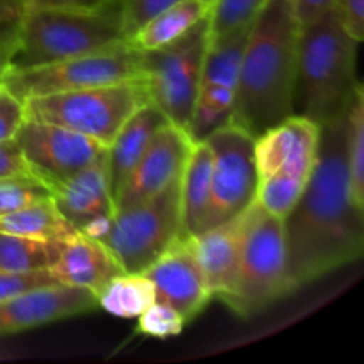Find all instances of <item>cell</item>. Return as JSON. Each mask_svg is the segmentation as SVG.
Returning a JSON list of instances; mask_svg holds the SVG:
<instances>
[{"label": "cell", "instance_id": "f546056e", "mask_svg": "<svg viewBox=\"0 0 364 364\" xmlns=\"http://www.w3.org/2000/svg\"><path fill=\"white\" fill-rule=\"evenodd\" d=\"M137 331L149 338L178 336L183 331L187 320L166 302L155 301L148 309L137 316Z\"/></svg>", "mask_w": 364, "mask_h": 364}, {"label": "cell", "instance_id": "3957f363", "mask_svg": "<svg viewBox=\"0 0 364 364\" xmlns=\"http://www.w3.org/2000/svg\"><path fill=\"white\" fill-rule=\"evenodd\" d=\"M358 46L336 11L301 27L295 80V109L301 116L318 124L345 116L359 84Z\"/></svg>", "mask_w": 364, "mask_h": 364}, {"label": "cell", "instance_id": "8fae6325", "mask_svg": "<svg viewBox=\"0 0 364 364\" xmlns=\"http://www.w3.org/2000/svg\"><path fill=\"white\" fill-rule=\"evenodd\" d=\"M14 141L28 169L46 187L73 176L107 153V146L84 134L25 116Z\"/></svg>", "mask_w": 364, "mask_h": 364}, {"label": "cell", "instance_id": "2e32d148", "mask_svg": "<svg viewBox=\"0 0 364 364\" xmlns=\"http://www.w3.org/2000/svg\"><path fill=\"white\" fill-rule=\"evenodd\" d=\"M242 231H244V213L235 217L230 223L208 228L187 238L212 299H219L224 304L230 302L237 288Z\"/></svg>", "mask_w": 364, "mask_h": 364}, {"label": "cell", "instance_id": "cb8c5ba5", "mask_svg": "<svg viewBox=\"0 0 364 364\" xmlns=\"http://www.w3.org/2000/svg\"><path fill=\"white\" fill-rule=\"evenodd\" d=\"M98 308L121 318H137L156 301L151 279L142 272H121L98 294Z\"/></svg>", "mask_w": 364, "mask_h": 364}, {"label": "cell", "instance_id": "83f0119b", "mask_svg": "<svg viewBox=\"0 0 364 364\" xmlns=\"http://www.w3.org/2000/svg\"><path fill=\"white\" fill-rule=\"evenodd\" d=\"M45 199H50L48 187L34 174H20L0 180V217Z\"/></svg>", "mask_w": 364, "mask_h": 364}, {"label": "cell", "instance_id": "6da1fadb", "mask_svg": "<svg viewBox=\"0 0 364 364\" xmlns=\"http://www.w3.org/2000/svg\"><path fill=\"white\" fill-rule=\"evenodd\" d=\"M345 142L347 117L320 124L315 167L297 205L283 219L294 290L359 262L364 255V210L355 206L350 194Z\"/></svg>", "mask_w": 364, "mask_h": 364}, {"label": "cell", "instance_id": "5b68a950", "mask_svg": "<svg viewBox=\"0 0 364 364\" xmlns=\"http://www.w3.org/2000/svg\"><path fill=\"white\" fill-rule=\"evenodd\" d=\"M294 291L287 270L283 220L255 201L244 212L238 281L226 306L242 318H251Z\"/></svg>", "mask_w": 364, "mask_h": 364}, {"label": "cell", "instance_id": "44dd1931", "mask_svg": "<svg viewBox=\"0 0 364 364\" xmlns=\"http://www.w3.org/2000/svg\"><path fill=\"white\" fill-rule=\"evenodd\" d=\"M212 2L213 0H181V2L173 4L149 18L139 31H135L127 39V43L139 52L160 48L180 38L199 20H203L212 9Z\"/></svg>", "mask_w": 364, "mask_h": 364}, {"label": "cell", "instance_id": "836d02e7", "mask_svg": "<svg viewBox=\"0 0 364 364\" xmlns=\"http://www.w3.org/2000/svg\"><path fill=\"white\" fill-rule=\"evenodd\" d=\"M334 11L347 34L361 43L364 38V0H336Z\"/></svg>", "mask_w": 364, "mask_h": 364}, {"label": "cell", "instance_id": "7c38bea8", "mask_svg": "<svg viewBox=\"0 0 364 364\" xmlns=\"http://www.w3.org/2000/svg\"><path fill=\"white\" fill-rule=\"evenodd\" d=\"M192 146L194 141L183 128L173 123L164 124L153 135L144 155L121 183L114 198V212L153 198L167 185L181 178Z\"/></svg>", "mask_w": 364, "mask_h": 364}, {"label": "cell", "instance_id": "1f68e13d", "mask_svg": "<svg viewBox=\"0 0 364 364\" xmlns=\"http://www.w3.org/2000/svg\"><path fill=\"white\" fill-rule=\"evenodd\" d=\"M60 284L50 270H32V272H6L0 270V301L16 297L36 288Z\"/></svg>", "mask_w": 364, "mask_h": 364}, {"label": "cell", "instance_id": "e0dca14e", "mask_svg": "<svg viewBox=\"0 0 364 364\" xmlns=\"http://www.w3.org/2000/svg\"><path fill=\"white\" fill-rule=\"evenodd\" d=\"M105 155L91 166L75 173L73 176L48 187L50 199L55 208L77 230H80L95 217L114 213V199L109 188Z\"/></svg>", "mask_w": 364, "mask_h": 364}, {"label": "cell", "instance_id": "d6986e66", "mask_svg": "<svg viewBox=\"0 0 364 364\" xmlns=\"http://www.w3.org/2000/svg\"><path fill=\"white\" fill-rule=\"evenodd\" d=\"M166 123L169 121L164 116L162 110L155 103L148 102L128 117V121L121 127L112 142L107 146L105 166L112 199L116 198L124 178L130 174L139 159L144 155L153 135Z\"/></svg>", "mask_w": 364, "mask_h": 364}, {"label": "cell", "instance_id": "4dcf8cb0", "mask_svg": "<svg viewBox=\"0 0 364 364\" xmlns=\"http://www.w3.org/2000/svg\"><path fill=\"white\" fill-rule=\"evenodd\" d=\"M181 0H121V27L124 41L142 27L149 18Z\"/></svg>", "mask_w": 364, "mask_h": 364}, {"label": "cell", "instance_id": "5bb4252c", "mask_svg": "<svg viewBox=\"0 0 364 364\" xmlns=\"http://www.w3.org/2000/svg\"><path fill=\"white\" fill-rule=\"evenodd\" d=\"M320 124L301 114L269 128L255 139V156L259 180L274 173H291L308 180L315 167Z\"/></svg>", "mask_w": 364, "mask_h": 364}, {"label": "cell", "instance_id": "8d00e7d4", "mask_svg": "<svg viewBox=\"0 0 364 364\" xmlns=\"http://www.w3.org/2000/svg\"><path fill=\"white\" fill-rule=\"evenodd\" d=\"M23 7H43V9H87L107 0H21Z\"/></svg>", "mask_w": 364, "mask_h": 364}, {"label": "cell", "instance_id": "4fadbf2b", "mask_svg": "<svg viewBox=\"0 0 364 364\" xmlns=\"http://www.w3.org/2000/svg\"><path fill=\"white\" fill-rule=\"evenodd\" d=\"M95 309H98V299L85 288L68 284L36 288L0 301V336L48 326Z\"/></svg>", "mask_w": 364, "mask_h": 364}, {"label": "cell", "instance_id": "277c9868", "mask_svg": "<svg viewBox=\"0 0 364 364\" xmlns=\"http://www.w3.org/2000/svg\"><path fill=\"white\" fill-rule=\"evenodd\" d=\"M121 0L87 9L25 7L16 23L11 70L41 66L123 43Z\"/></svg>", "mask_w": 364, "mask_h": 364}, {"label": "cell", "instance_id": "ba28073f", "mask_svg": "<svg viewBox=\"0 0 364 364\" xmlns=\"http://www.w3.org/2000/svg\"><path fill=\"white\" fill-rule=\"evenodd\" d=\"M181 231V178L153 198L114 212L102 244L123 272H144L176 240Z\"/></svg>", "mask_w": 364, "mask_h": 364}, {"label": "cell", "instance_id": "7402d4cb", "mask_svg": "<svg viewBox=\"0 0 364 364\" xmlns=\"http://www.w3.org/2000/svg\"><path fill=\"white\" fill-rule=\"evenodd\" d=\"M251 25L252 23L242 25V27L208 39L205 59H203L201 84L237 87Z\"/></svg>", "mask_w": 364, "mask_h": 364}, {"label": "cell", "instance_id": "30bf717a", "mask_svg": "<svg viewBox=\"0 0 364 364\" xmlns=\"http://www.w3.org/2000/svg\"><path fill=\"white\" fill-rule=\"evenodd\" d=\"M206 142L212 149V188L205 219L208 230L242 215L256 201L259 174L255 137L233 121L213 132Z\"/></svg>", "mask_w": 364, "mask_h": 364}, {"label": "cell", "instance_id": "9c48e42d", "mask_svg": "<svg viewBox=\"0 0 364 364\" xmlns=\"http://www.w3.org/2000/svg\"><path fill=\"white\" fill-rule=\"evenodd\" d=\"M141 78V52L127 41L41 66L11 70L4 87L20 100Z\"/></svg>", "mask_w": 364, "mask_h": 364}, {"label": "cell", "instance_id": "74e56055", "mask_svg": "<svg viewBox=\"0 0 364 364\" xmlns=\"http://www.w3.org/2000/svg\"><path fill=\"white\" fill-rule=\"evenodd\" d=\"M112 219H114V213H103V215H98L95 217V219L89 220V223H85L78 231H80L82 235H85V237L102 242L103 238L107 237V233L110 231Z\"/></svg>", "mask_w": 364, "mask_h": 364}, {"label": "cell", "instance_id": "4316f807", "mask_svg": "<svg viewBox=\"0 0 364 364\" xmlns=\"http://www.w3.org/2000/svg\"><path fill=\"white\" fill-rule=\"evenodd\" d=\"M306 181L308 180L297 176V174L283 173V171L269 174L259 180L256 203L270 215L283 220L297 205Z\"/></svg>", "mask_w": 364, "mask_h": 364}, {"label": "cell", "instance_id": "ac0fdd59", "mask_svg": "<svg viewBox=\"0 0 364 364\" xmlns=\"http://www.w3.org/2000/svg\"><path fill=\"white\" fill-rule=\"evenodd\" d=\"M123 270L102 242L82 235L80 231L63 244L57 262L50 267V274L68 287L85 288L98 297L112 277Z\"/></svg>", "mask_w": 364, "mask_h": 364}, {"label": "cell", "instance_id": "484cf974", "mask_svg": "<svg viewBox=\"0 0 364 364\" xmlns=\"http://www.w3.org/2000/svg\"><path fill=\"white\" fill-rule=\"evenodd\" d=\"M347 171L355 206L364 210V91L359 82L347 114Z\"/></svg>", "mask_w": 364, "mask_h": 364}, {"label": "cell", "instance_id": "60d3db41", "mask_svg": "<svg viewBox=\"0 0 364 364\" xmlns=\"http://www.w3.org/2000/svg\"><path fill=\"white\" fill-rule=\"evenodd\" d=\"M16 23H0V43L16 38Z\"/></svg>", "mask_w": 364, "mask_h": 364}, {"label": "cell", "instance_id": "d590c367", "mask_svg": "<svg viewBox=\"0 0 364 364\" xmlns=\"http://www.w3.org/2000/svg\"><path fill=\"white\" fill-rule=\"evenodd\" d=\"M291 2L301 27L318 20L336 7V0H291Z\"/></svg>", "mask_w": 364, "mask_h": 364}, {"label": "cell", "instance_id": "ab89813d", "mask_svg": "<svg viewBox=\"0 0 364 364\" xmlns=\"http://www.w3.org/2000/svg\"><path fill=\"white\" fill-rule=\"evenodd\" d=\"M23 9L21 0H0V23H16Z\"/></svg>", "mask_w": 364, "mask_h": 364}, {"label": "cell", "instance_id": "f35d334b", "mask_svg": "<svg viewBox=\"0 0 364 364\" xmlns=\"http://www.w3.org/2000/svg\"><path fill=\"white\" fill-rule=\"evenodd\" d=\"M14 50H16V38L0 43V87L4 85L11 68H13Z\"/></svg>", "mask_w": 364, "mask_h": 364}, {"label": "cell", "instance_id": "8992f818", "mask_svg": "<svg viewBox=\"0 0 364 364\" xmlns=\"http://www.w3.org/2000/svg\"><path fill=\"white\" fill-rule=\"evenodd\" d=\"M149 102L142 78L23 100L25 116L59 124L109 146L128 117Z\"/></svg>", "mask_w": 364, "mask_h": 364}, {"label": "cell", "instance_id": "603a6c76", "mask_svg": "<svg viewBox=\"0 0 364 364\" xmlns=\"http://www.w3.org/2000/svg\"><path fill=\"white\" fill-rule=\"evenodd\" d=\"M0 231L39 238V240L66 242L78 230L66 217L60 215L52 199H45L0 217Z\"/></svg>", "mask_w": 364, "mask_h": 364}, {"label": "cell", "instance_id": "d4e9b609", "mask_svg": "<svg viewBox=\"0 0 364 364\" xmlns=\"http://www.w3.org/2000/svg\"><path fill=\"white\" fill-rule=\"evenodd\" d=\"M64 242L39 240L0 231V270L6 272H32L50 270L57 262Z\"/></svg>", "mask_w": 364, "mask_h": 364}, {"label": "cell", "instance_id": "d6a6232c", "mask_svg": "<svg viewBox=\"0 0 364 364\" xmlns=\"http://www.w3.org/2000/svg\"><path fill=\"white\" fill-rule=\"evenodd\" d=\"M25 119L23 100L14 96L7 87H0V141H7L16 135Z\"/></svg>", "mask_w": 364, "mask_h": 364}, {"label": "cell", "instance_id": "e575fe53", "mask_svg": "<svg viewBox=\"0 0 364 364\" xmlns=\"http://www.w3.org/2000/svg\"><path fill=\"white\" fill-rule=\"evenodd\" d=\"M20 174H32L27 162H25L20 146L14 141V137L0 141V180L20 176Z\"/></svg>", "mask_w": 364, "mask_h": 364}, {"label": "cell", "instance_id": "9a60e30c", "mask_svg": "<svg viewBox=\"0 0 364 364\" xmlns=\"http://www.w3.org/2000/svg\"><path fill=\"white\" fill-rule=\"evenodd\" d=\"M142 274L151 279L156 301L173 306L187 322L196 318L212 301L187 238L174 242Z\"/></svg>", "mask_w": 364, "mask_h": 364}, {"label": "cell", "instance_id": "f1b7e54d", "mask_svg": "<svg viewBox=\"0 0 364 364\" xmlns=\"http://www.w3.org/2000/svg\"><path fill=\"white\" fill-rule=\"evenodd\" d=\"M265 0H213L208 13L210 38L255 21Z\"/></svg>", "mask_w": 364, "mask_h": 364}, {"label": "cell", "instance_id": "ffe728a7", "mask_svg": "<svg viewBox=\"0 0 364 364\" xmlns=\"http://www.w3.org/2000/svg\"><path fill=\"white\" fill-rule=\"evenodd\" d=\"M212 188V149L208 142H194L181 174V231L183 238L205 230Z\"/></svg>", "mask_w": 364, "mask_h": 364}, {"label": "cell", "instance_id": "52a82bcc", "mask_svg": "<svg viewBox=\"0 0 364 364\" xmlns=\"http://www.w3.org/2000/svg\"><path fill=\"white\" fill-rule=\"evenodd\" d=\"M210 39L208 14L174 41L141 52V78L167 121L188 130Z\"/></svg>", "mask_w": 364, "mask_h": 364}, {"label": "cell", "instance_id": "7a4b0ae2", "mask_svg": "<svg viewBox=\"0 0 364 364\" xmlns=\"http://www.w3.org/2000/svg\"><path fill=\"white\" fill-rule=\"evenodd\" d=\"M299 34L294 2L265 0L249 31L231 119L255 139L295 114Z\"/></svg>", "mask_w": 364, "mask_h": 364}]
</instances>
